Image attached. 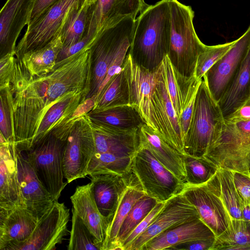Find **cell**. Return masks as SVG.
Listing matches in <instances>:
<instances>
[{
	"label": "cell",
	"instance_id": "cell-44",
	"mask_svg": "<svg viewBox=\"0 0 250 250\" xmlns=\"http://www.w3.org/2000/svg\"><path fill=\"white\" fill-rule=\"evenodd\" d=\"M15 53H8L0 56V90L5 89L8 85L15 65Z\"/></svg>",
	"mask_w": 250,
	"mask_h": 250
},
{
	"label": "cell",
	"instance_id": "cell-33",
	"mask_svg": "<svg viewBox=\"0 0 250 250\" xmlns=\"http://www.w3.org/2000/svg\"><path fill=\"white\" fill-rule=\"evenodd\" d=\"M129 103L127 80L123 68L105 86L92 110L127 105Z\"/></svg>",
	"mask_w": 250,
	"mask_h": 250
},
{
	"label": "cell",
	"instance_id": "cell-31",
	"mask_svg": "<svg viewBox=\"0 0 250 250\" xmlns=\"http://www.w3.org/2000/svg\"><path fill=\"white\" fill-rule=\"evenodd\" d=\"M146 195L137 178L125 189L108 226L102 250H111L125 219L136 203Z\"/></svg>",
	"mask_w": 250,
	"mask_h": 250
},
{
	"label": "cell",
	"instance_id": "cell-27",
	"mask_svg": "<svg viewBox=\"0 0 250 250\" xmlns=\"http://www.w3.org/2000/svg\"><path fill=\"white\" fill-rule=\"evenodd\" d=\"M166 84L170 101L179 120L185 107L196 95L202 80L180 74L172 65L167 55L162 61Z\"/></svg>",
	"mask_w": 250,
	"mask_h": 250
},
{
	"label": "cell",
	"instance_id": "cell-34",
	"mask_svg": "<svg viewBox=\"0 0 250 250\" xmlns=\"http://www.w3.org/2000/svg\"><path fill=\"white\" fill-rule=\"evenodd\" d=\"M250 250V222L232 219L228 229L216 237L212 250Z\"/></svg>",
	"mask_w": 250,
	"mask_h": 250
},
{
	"label": "cell",
	"instance_id": "cell-25",
	"mask_svg": "<svg viewBox=\"0 0 250 250\" xmlns=\"http://www.w3.org/2000/svg\"><path fill=\"white\" fill-rule=\"evenodd\" d=\"M70 200L72 209L96 238L102 250L106 238L107 225L95 202L90 183L77 186Z\"/></svg>",
	"mask_w": 250,
	"mask_h": 250
},
{
	"label": "cell",
	"instance_id": "cell-23",
	"mask_svg": "<svg viewBox=\"0 0 250 250\" xmlns=\"http://www.w3.org/2000/svg\"><path fill=\"white\" fill-rule=\"evenodd\" d=\"M95 3V0H85L68 12L60 33L62 48L75 44L89 34L97 36Z\"/></svg>",
	"mask_w": 250,
	"mask_h": 250
},
{
	"label": "cell",
	"instance_id": "cell-42",
	"mask_svg": "<svg viewBox=\"0 0 250 250\" xmlns=\"http://www.w3.org/2000/svg\"><path fill=\"white\" fill-rule=\"evenodd\" d=\"M166 202H158L145 218L133 229L124 242L122 250H125L128 246L146 231L156 216L163 209Z\"/></svg>",
	"mask_w": 250,
	"mask_h": 250
},
{
	"label": "cell",
	"instance_id": "cell-41",
	"mask_svg": "<svg viewBox=\"0 0 250 250\" xmlns=\"http://www.w3.org/2000/svg\"><path fill=\"white\" fill-rule=\"evenodd\" d=\"M0 134L9 145H15L11 111L6 89L0 90Z\"/></svg>",
	"mask_w": 250,
	"mask_h": 250
},
{
	"label": "cell",
	"instance_id": "cell-9",
	"mask_svg": "<svg viewBox=\"0 0 250 250\" xmlns=\"http://www.w3.org/2000/svg\"><path fill=\"white\" fill-rule=\"evenodd\" d=\"M85 0H58L31 24L16 47L17 58L40 49L60 36L68 12Z\"/></svg>",
	"mask_w": 250,
	"mask_h": 250
},
{
	"label": "cell",
	"instance_id": "cell-38",
	"mask_svg": "<svg viewBox=\"0 0 250 250\" xmlns=\"http://www.w3.org/2000/svg\"><path fill=\"white\" fill-rule=\"evenodd\" d=\"M217 174L222 197L230 216L232 219H241L242 202L234 185L232 171L218 167Z\"/></svg>",
	"mask_w": 250,
	"mask_h": 250
},
{
	"label": "cell",
	"instance_id": "cell-35",
	"mask_svg": "<svg viewBox=\"0 0 250 250\" xmlns=\"http://www.w3.org/2000/svg\"><path fill=\"white\" fill-rule=\"evenodd\" d=\"M158 203L155 198L146 194L136 203L122 224L111 250H122L123 244L126 238Z\"/></svg>",
	"mask_w": 250,
	"mask_h": 250
},
{
	"label": "cell",
	"instance_id": "cell-29",
	"mask_svg": "<svg viewBox=\"0 0 250 250\" xmlns=\"http://www.w3.org/2000/svg\"><path fill=\"white\" fill-rule=\"evenodd\" d=\"M97 34L126 17L136 19L147 5L144 0H95Z\"/></svg>",
	"mask_w": 250,
	"mask_h": 250
},
{
	"label": "cell",
	"instance_id": "cell-24",
	"mask_svg": "<svg viewBox=\"0 0 250 250\" xmlns=\"http://www.w3.org/2000/svg\"><path fill=\"white\" fill-rule=\"evenodd\" d=\"M216 237L211 229L199 218L163 232L149 241L142 250H169L180 244Z\"/></svg>",
	"mask_w": 250,
	"mask_h": 250
},
{
	"label": "cell",
	"instance_id": "cell-5",
	"mask_svg": "<svg viewBox=\"0 0 250 250\" xmlns=\"http://www.w3.org/2000/svg\"><path fill=\"white\" fill-rule=\"evenodd\" d=\"M136 19L126 17L102 30L90 45L92 73L90 91L87 99L96 95L107 71L122 48L131 43Z\"/></svg>",
	"mask_w": 250,
	"mask_h": 250
},
{
	"label": "cell",
	"instance_id": "cell-49",
	"mask_svg": "<svg viewBox=\"0 0 250 250\" xmlns=\"http://www.w3.org/2000/svg\"><path fill=\"white\" fill-rule=\"evenodd\" d=\"M241 219L250 222V205H242Z\"/></svg>",
	"mask_w": 250,
	"mask_h": 250
},
{
	"label": "cell",
	"instance_id": "cell-32",
	"mask_svg": "<svg viewBox=\"0 0 250 250\" xmlns=\"http://www.w3.org/2000/svg\"><path fill=\"white\" fill-rule=\"evenodd\" d=\"M86 114L99 122L123 129L139 128L145 124L136 108L129 104L91 110Z\"/></svg>",
	"mask_w": 250,
	"mask_h": 250
},
{
	"label": "cell",
	"instance_id": "cell-3",
	"mask_svg": "<svg viewBox=\"0 0 250 250\" xmlns=\"http://www.w3.org/2000/svg\"><path fill=\"white\" fill-rule=\"evenodd\" d=\"M224 122L218 103L202 79L183 141L185 154L197 157L205 156L219 137Z\"/></svg>",
	"mask_w": 250,
	"mask_h": 250
},
{
	"label": "cell",
	"instance_id": "cell-46",
	"mask_svg": "<svg viewBox=\"0 0 250 250\" xmlns=\"http://www.w3.org/2000/svg\"><path fill=\"white\" fill-rule=\"evenodd\" d=\"M195 97L196 95L188 102L183 111L179 119L183 141L191 121Z\"/></svg>",
	"mask_w": 250,
	"mask_h": 250
},
{
	"label": "cell",
	"instance_id": "cell-18",
	"mask_svg": "<svg viewBox=\"0 0 250 250\" xmlns=\"http://www.w3.org/2000/svg\"><path fill=\"white\" fill-rule=\"evenodd\" d=\"M18 179L26 206L39 220L51 208L54 200L40 180L26 151L16 147Z\"/></svg>",
	"mask_w": 250,
	"mask_h": 250
},
{
	"label": "cell",
	"instance_id": "cell-45",
	"mask_svg": "<svg viewBox=\"0 0 250 250\" xmlns=\"http://www.w3.org/2000/svg\"><path fill=\"white\" fill-rule=\"evenodd\" d=\"M215 239L199 240L184 243L172 247L169 250H212Z\"/></svg>",
	"mask_w": 250,
	"mask_h": 250
},
{
	"label": "cell",
	"instance_id": "cell-14",
	"mask_svg": "<svg viewBox=\"0 0 250 250\" xmlns=\"http://www.w3.org/2000/svg\"><path fill=\"white\" fill-rule=\"evenodd\" d=\"M152 96L160 127V137L180 153L185 155L179 120L167 92L162 62L154 70Z\"/></svg>",
	"mask_w": 250,
	"mask_h": 250
},
{
	"label": "cell",
	"instance_id": "cell-1",
	"mask_svg": "<svg viewBox=\"0 0 250 250\" xmlns=\"http://www.w3.org/2000/svg\"><path fill=\"white\" fill-rule=\"evenodd\" d=\"M92 60L89 46L57 62L49 72L32 77L16 60L7 91L15 145L28 150L48 110L73 91L89 92Z\"/></svg>",
	"mask_w": 250,
	"mask_h": 250
},
{
	"label": "cell",
	"instance_id": "cell-7",
	"mask_svg": "<svg viewBox=\"0 0 250 250\" xmlns=\"http://www.w3.org/2000/svg\"><path fill=\"white\" fill-rule=\"evenodd\" d=\"M204 156L218 167L250 175V120H225L219 137Z\"/></svg>",
	"mask_w": 250,
	"mask_h": 250
},
{
	"label": "cell",
	"instance_id": "cell-28",
	"mask_svg": "<svg viewBox=\"0 0 250 250\" xmlns=\"http://www.w3.org/2000/svg\"><path fill=\"white\" fill-rule=\"evenodd\" d=\"M250 99V47L229 87L218 102L227 120Z\"/></svg>",
	"mask_w": 250,
	"mask_h": 250
},
{
	"label": "cell",
	"instance_id": "cell-12",
	"mask_svg": "<svg viewBox=\"0 0 250 250\" xmlns=\"http://www.w3.org/2000/svg\"><path fill=\"white\" fill-rule=\"evenodd\" d=\"M123 68L128 84L129 104L136 108L145 124L160 136V128L152 96L154 70H148L137 65L128 53Z\"/></svg>",
	"mask_w": 250,
	"mask_h": 250
},
{
	"label": "cell",
	"instance_id": "cell-11",
	"mask_svg": "<svg viewBox=\"0 0 250 250\" xmlns=\"http://www.w3.org/2000/svg\"><path fill=\"white\" fill-rule=\"evenodd\" d=\"M69 209L64 203L54 200L50 209L41 218L25 241L6 246L3 250H51L67 235Z\"/></svg>",
	"mask_w": 250,
	"mask_h": 250
},
{
	"label": "cell",
	"instance_id": "cell-50",
	"mask_svg": "<svg viewBox=\"0 0 250 250\" xmlns=\"http://www.w3.org/2000/svg\"><path fill=\"white\" fill-rule=\"evenodd\" d=\"M248 170H249V174L250 175V161L249 163V166H248Z\"/></svg>",
	"mask_w": 250,
	"mask_h": 250
},
{
	"label": "cell",
	"instance_id": "cell-2",
	"mask_svg": "<svg viewBox=\"0 0 250 250\" xmlns=\"http://www.w3.org/2000/svg\"><path fill=\"white\" fill-rule=\"evenodd\" d=\"M171 30L169 0L148 5L136 19L128 53L140 66L153 70L168 54Z\"/></svg>",
	"mask_w": 250,
	"mask_h": 250
},
{
	"label": "cell",
	"instance_id": "cell-30",
	"mask_svg": "<svg viewBox=\"0 0 250 250\" xmlns=\"http://www.w3.org/2000/svg\"><path fill=\"white\" fill-rule=\"evenodd\" d=\"M62 46L60 36L44 47L26 53L17 59L30 75L40 76L49 72L54 68Z\"/></svg>",
	"mask_w": 250,
	"mask_h": 250
},
{
	"label": "cell",
	"instance_id": "cell-6",
	"mask_svg": "<svg viewBox=\"0 0 250 250\" xmlns=\"http://www.w3.org/2000/svg\"><path fill=\"white\" fill-rule=\"evenodd\" d=\"M68 135L51 131L27 152L36 173L54 200H58L64 181L63 160Z\"/></svg>",
	"mask_w": 250,
	"mask_h": 250
},
{
	"label": "cell",
	"instance_id": "cell-15",
	"mask_svg": "<svg viewBox=\"0 0 250 250\" xmlns=\"http://www.w3.org/2000/svg\"><path fill=\"white\" fill-rule=\"evenodd\" d=\"M199 218L195 207L182 193L177 194L166 202L148 228L125 250H142L149 241L163 232Z\"/></svg>",
	"mask_w": 250,
	"mask_h": 250
},
{
	"label": "cell",
	"instance_id": "cell-43",
	"mask_svg": "<svg viewBox=\"0 0 250 250\" xmlns=\"http://www.w3.org/2000/svg\"><path fill=\"white\" fill-rule=\"evenodd\" d=\"M232 173L234 185L242 205H250V175L237 171H232Z\"/></svg>",
	"mask_w": 250,
	"mask_h": 250
},
{
	"label": "cell",
	"instance_id": "cell-17",
	"mask_svg": "<svg viewBox=\"0 0 250 250\" xmlns=\"http://www.w3.org/2000/svg\"><path fill=\"white\" fill-rule=\"evenodd\" d=\"M95 150L91 134L80 121L76 120L67 139L63 160L64 176L67 183L87 175Z\"/></svg>",
	"mask_w": 250,
	"mask_h": 250
},
{
	"label": "cell",
	"instance_id": "cell-4",
	"mask_svg": "<svg viewBox=\"0 0 250 250\" xmlns=\"http://www.w3.org/2000/svg\"><path fill=\"white\" fill-rule=\"evenodd\" d=\"M171 11L169 49L167 55L175 69L188 78L194 76L198 57L204 44L197 36L193 23L194 13L189 6L169 0Z\"/></svg>",
	"mask_w": 250,
	"mask_h": 250
},
{
	"label": "cell",
	"instance_id": "cell-48",
	"mask_svg": "<svg viewBox=\"0 0 250 250\" xmlns=\"http://www.w3.org/2000/svg\"><path fill=\"white\" fill-rule=\"evenodd\" d=\"M226 121H250V99L231 114Z\"/></svg>",
	"mask_w": 250,
	"mask_h": 250
},
{
	"label": "cell",
	"instance_id": "cell-47",
	"mask_svg": "<svg viewBox=\"0 0 250 250\" xmlns=\"http://www.w3.org/2000/svg\"><path fill=\"white\" fill-rule=\"evenodd\" d=\"M58 0H35L27 26Z\"/></svg>",
	"mask_w": 250,
	"mask_h": 250
},
{
	"label": "cell",
	"instance_id": "cell-39",
	"mask_svg": "<svg viewBox=\"0 0 250 250\" xmlns=\"http://www.w3.org/2000/svg\"><path fill=\"white\" fill-rule=\"evenodd\" d=\"M72 228L68 250H101V247L88 227L72 208Z\"/></svg>",
	"mask_w": 250,
	"mask_h": 250
},
{
	"label": "cell",
	"instance_id": "cell-8",
	"mask_svg": "<svg viewBox=\"0 0 250 250\" xmlns=\"http://www.w3.org/2000/svg\"><path fill=\"white\" fill-rule=\"evenodd\" d=\"M131 169L146 194L158 202L182 193L186 186L141 143L133 157Z\"/></svg>",
	"mask_w": 250,
	"mask_h": 250
},
{
	"label": "cell",
	"instance_id": "cell-21",
	"mask_svg": "<svg viewBox=\"0 0 250 250\" xmlns=\"http://www.w3.org/2000/svg\"><path fill=\"white\" fill-rule=\"evenodd\" d=\"M39 219L26 208H0V250L27 239Z\"/></svg>",
	"mask_w": 250,
	"mask_h": 250
},
{
	"label": "cell",
	"instance_id": "cell-13",
	"mask_svg": "<svg viewBox=\"0 0 250 250\" xmlns=\"http://www.w3.org/2000/svg\"><path fill=\"white\" fill-rule=\"evenodd\" d=\"M78 119L85 125L93 139L95 153H110L133 157L140 146L139 128L123 129L88 117Z\"/></svg>",
	"mask_w": 250,
	"mask_h": 250
},
{
	"label": "cell",
	"instance_id": "cell-26",
	"mask_svg": "<svg viewBox=\"0 0 250 250\" xmlns=\"http://www.w3.org/2000/svg\"><path fill=\"white\" fill-rule=\"evenodd\" d=\"M140 143L180 180L186 184L184 155L170 146L146 124L139 128Z\"/></svg>",
	"mask_w": 250,
	"mask_h": 250
},
{
	"label": "cell",
	"instance_id": "cell-10",
	"mask_svg": "<svg viewBox=\"0 0 250 250\" xmlns=\"http://www.w3.org/2000/svg\"><path fill=\"white\" fill-rule=\"evenodd\" d=\"M182 193L195 207L201 219L216 237L228 229L231 217L222 197L217 172L204 184L186 185Z\"/></svg>",
	"mask_w": 250,
	"mask_h": 250
},
{
	"label": "cell",
	"instance_id": "cell-19",
	"mask_svg": "<svg viewBox=\"0 0 250 250\" xmlns=\"http://www.w3.org/2000/svg\"><path fill=\"white\" fill-rule=\"evenodd\" d=\"M90 176L91 191L97 207L106 222L107 229L121 197L137 177L131 169L123 175L103 173Z\"/></svg>",
	"mask_w": 250,
	"mask_h": 250
},
{
	"label": "cell",
	"instance_id": "cell-20",
	"mask_svg": "<svg viewBox=\"0 0 250 250\" xmlns=\"http://www.w3.org/2000/svg\"><path fill=\"white\" fill-rule=\"evenodd\" d=\"M35 0H7L0 13V56L16 54V42L27 25Z\"/></svg>",
	"mask_w": 250,
	"mask_h": 250
},
{
	"label": "cell",
	"instance_id": "cell-36",
	"mask_svg": "<svg viewBox=\"0 0 250 250\" xmlns=\"http://www.w3.org/2000/svg\"><path fill=\"white\" fill-rule=\"evenodd\" d=\"M133 157L110 153H95L88 167L87 175L103 173L125 174L131 171Z\"/></svg>",
	"mask_w": 250,
	"mask_h": 250
},
{
	"label": "cell",
	"instance_id": "cell-22",
	"mask_svg": "<svg viewBox=\"0 0 250 250\" xmlns=\"http://www.w3.org/2000/svg\"><path fill=\"white\" fill-rule=\"evenodd\" d=\"M16 146L0 144V208L25 205L18 179Z\"/></svg>",
	"mask_w": 250,
	"mask_h": 250
},
{
	"label": "cell",
	"instance_id": "cell-16",
	"mask_svg": "<svg viewBox=\"0 0 250 250\" xmlns=\"http://www.w3.org/2000/svg\"><path fill=\"white\" fill-rule=\"evenodd\" d=\"M250 47V26L229 51L204 74V80L216 102L232 82Z\"/></svg>",
	"mask_w": 250,
	"mask_h": 250
},
{
	"label": "cell",
	"instance_id": "cell-40",
	"mask_svg": "<svg viewBox=\"0 0 250 250\" xmlns=\"http://www.w3.org/2000/svg\"><path fill=\"white\" fill-rule=\"evenodd\" d=\"M236 40L215 45H206L199 55L194 73L198 80L203 79L207 71L217 62L232 47Z\"/></svg>",
	"mask_w": 250,
	"mask_h": 250
},
{
	"label": "cell",
	"instance_id": "cell-37",
	"mask_svg": "<svg viewBox=\"0 0 250 250\" xmlns=\"http://www.w3.org/2000/svg\"><path fill=\"white\" fill-rule=\"evenodd\" d=\"M186 185L199 186L207 183L217 173L218 167L206 157L184 155Z\"/></svg>",
	"mask_w": 250,
	"mask_h": 250
}]
</instances>
